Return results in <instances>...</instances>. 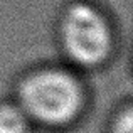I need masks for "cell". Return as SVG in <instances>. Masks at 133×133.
I'll list each match as a JSON object with an SVG mask.
<instances>
[{
    "mask_svg": "<svg viewBox=\"0 0 133 133\" xmlns=\"http://www.w3.org/2000/svg\"><path fill=\"white\" fill-rule=\"evenodd\" d=\"M22 108L29 116L45 125H66L83 104L78 83L61 71H41L20 86Z\"/></svg>",
    "mask_w": 133,
    "mask_h": 133,
    "instance_id": "obj_1",
    "label": "cell"
},
{
    "mask_svg": "<svg viewBox=\"0 0 133 133\" xmlns=\"http://www.w3.org/2000/svg\"><path fill=\"white\" fill-rule=\"evenodd\" d=\"M0 133H25V116L12 106L0 108Z\"/></svg>",
    "mask_w": 133,
    "mask_h": 133,
    "instance_id": "obj_3",
    "label": "cell"
},
{
    "mask_svg": "<svg viewBox=\"0 0 133 133\" xmlns=\"http://www.w3.org/2000/svg\"><path fill=\"white\" fill-rule=\"evenodd\" d=\"M133 125H131V113L127 111L123 116L118 120L116 127H115V133H131Z\"/></svg>",
    "mask_w": 133,
    "mask_h": 133,
    "instance_id": "obj_4",
    "label": "cell"
},
{
    "mask_svg": "<svg viewBox=\"0 0 133 133\" xmlns=\"http://www.w3.org/2000/svg\"><path fill=\"white\" fill-rule=\"evenodd\" d=\"M61 37L69 57L83 66L99 64L111 49L108 22L88 3L69 7L61 24Z\"/></svg>",
    "mask_w": 133,
    "mask_h": 133,
    "instance_id": "obj_2",
    "label": "cell"
}]
</instances>
